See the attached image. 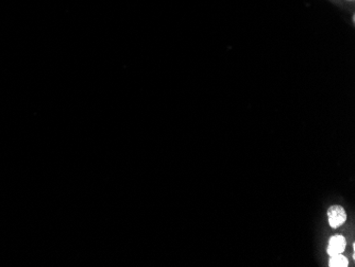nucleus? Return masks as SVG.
I'll return each instance as SVG.
<instances>
[{
  "mask_svg": "<svg viewBox=\"0 0 355 267\" xmlns=\"http://www.w3.org/2000/svg\"><path fill=\"white\" fill-rule=\"evenodd\" d=\"M329 266L331 267H347L349 266V261L346 257H343L341 253L331 255L329 260Z\"/></svg>",
  "mask_w": 355,
  "mask_h": 267,
  "instance_id": "nucleus-3",
  "label": "nucleus"
},
{
  "mask_svg": "<svg viewBox=\"0 0 355 267\" xmlns=\"http://www.w3.org/2000/svg\"><path fill=\"white\" fill-rule=\"evenodd\" d=\"M327 214H328L329 225L333 229L339 228L340 226L345 224L346 220H347V213H346L345 209L338 205L331 206L328 209Z\"/></svg>",
  "mask_w": 355,
  "mask_h": 267,
  "instance_id": "nucleus-1",
  "label": "nucleus"
},
{
  "mask_svg": "<svg viewBox=\"0 0 355 267\" xmlns=\"http://www.w3.org/2000/svg\"><path fill=\"white\" fill-rule=\"evenodd\" d=\"M345 248H346V239L340 235H336L330 238L327 252L331 257V255L342 253L345 251Z\"/></svg>",
  "mask_w": 355,
  "mask_h": 267,
  "instance_id": "nucleus-2",
  "label": "nucleus"
}]
</instances>
